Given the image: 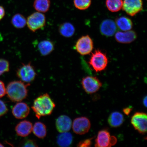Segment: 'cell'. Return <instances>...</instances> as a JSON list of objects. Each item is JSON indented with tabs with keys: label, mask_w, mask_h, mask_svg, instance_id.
<instances>
[{
	"label": "cell",
	"mask_w": 147,
	"mask_h": 147,
	"mask_svg": "<svg viewBox=\"0 0 147 147\" xmlns=\"http://www.w3.org/2000/svg\"><path fill=\"white\" fill-rule=\"evenodd\" d=\"M72 126L73 131L75 134L83 135L89 131L91 124L90 121L87 117H80L74 119Z\"/></svg>",
	"instance_id": "10"
},
{
	"label": "cell",
	"mask_w": 147,
	"mask_h": 147,
	"mask_svg": "<svg viewBox=\"0 0 147 147\" xmlns=\"http://www.w3.org/2000/svg\"><path fill=\"white\" fill-rule=\"evenodd\" d=\"M32 130L34 135L40 139H43L47 136V127L43 123L38 122L35 123Z\"/></svg>",
	"instance_id": "22"
},
{
	"label": "cell",
	"mask_w": 147,
	"mask_h": 147,
	"mask_svg": "<svg viewBox=\"0 0 147 147\" xmlns=\"http://www.w3.org/2000/svg\"><path fill=\"white\" fill-rule=\"evenodd\" d=\"M132 109H133V108H132L131 107H129L124 108L123 110V111L125 115H128L130 114Z\"/></svg>",
	"instance_id": "32"
},
{
	"label": "cell",
	"mask_w": 147,
	"mask_h": 147,
	"mask_svg": "<svg viewBox=\"0 0 147 147\" xmlns=\"http://www.w3.org/2000/svg\"><path fill=\"white\" fill-rule=\"evenodd\" d=\"M51 3L50 0H35L33 7L37 12L43 13L48 11Z\"/></svg>",
	"instance_id": "23"
},
{
	"label": "cell",
	"mask_w": 147,
	"mask_h": 147,
	"mask_svg": "<svg viewBox=\"0 0 147 147\" xmlns=\"http://www.w3.org/2000/svg\"><path fill=\"white\" fill-rule=\"evenodd\" d=\"M101 34L102 35L110 37L117 32V27L115 22L111 19H106L101 23L100 27Z\"/></svg>",
	"instance_id": "12"
},
{
	"label": "cell",
	"mask_w": 147,
	"mask_h": 147,
	"mask_svg": "<svg viewBox=\"0 0 147 147\" xmlns=\"http://www.w3.org/2000/svg\"><path fill=\"white\" fill-rule=\"evenodd\" d=\"M6 94V89L5 87L4 83L0 80V98L5 96Z\"/></svg>",
	"instance_id": "31"
},
{
	"label": "cell",
	"mask_w": 147,
	"mask_h": 147,
	"mask_svg": "<svg viewBox=\"0 0 147 147\" xmlns=\"http://www.w3.org/2000/svg\"><path fill=\"white\" fill-rule=\"evenodd\" d=\"M45 15L42 13L36 12L30 15L27 20V25L28 28L33 32H36L46 25Z\"/></svg>",
	"instance_id": "5"
},
{
	"label": "cell",
	"mask_w": 147,
	"mask_h": 147,
	"mask_svg": "<svg viewBox=\"0 0 147 147\" xmlns=\"http://www.w3.org/2000/svg\"><path fill=\"white\" fill-rule=\"evenodd\" d=\"M129 16H134L143 9L142 0H124L122 8Z\"/></svg>",
	"instance_id": "11"
},
{
	"label": "cell",
	"mask_w": 147,
	"mask_h": 147,
	"mask_svg": "<svg viewBox=\"0 0 147 147\" xmlns=\"http://www.w3.org/2000/svg\"><path fill=\"white\" fill-rule=\"evenodd\" d=\"M11 23L16 28L22 29L27 24V20L23 15L17 13L13 16Z\"/></svg>",
	"instance_id": "24"
},
{
	"label": "cell",
	"mask_w": 147,
	"mask_h": 147,
	"mask_svg": "<svg viewBox=\"0 0 147 147\" xmlns=\"http://www.w3.org/2000/svg\"><path fill=\"white\" fill-rule=\"evenodd\" d=\"M107 7L111 12L119 11L122 8L123 0H106Z\"/></svg>",
	"instance_id": "25"
},
{
	"label": "cell",
	"mask_w": 147,
	"mask_h": 147,
	"mask_svg": "<svg viewBox=\"0 0 147 147\" xmlns=\"http://www.w3.org/2000/svg\"><path fill=\"white\" fill-rule=\"evenodd\" d=\"M75 48L77 52L82 56L89 55L94 48L93 41L89 35L83 36L77 41Z\"/></svg>",
	"instance_id": "6"
},
{
	"label": "cell",
	"mask_w": 147,
	"mask_h": 147,
	"mask_svg": "<svg viewBox=\"0 0 147 147\" xmlns=\"http://www.w3.org/2000/svg\"><path fill=\"white\" fill-rule=\"evenodd\" d=\"M81 82L84 91L89 94L96 93L102 86V83L96 77L86 76L82 78Z\"/></svg>",
	"instance_id": "9"
},
{
	"label": "cell",
	"mask_w": 147,
	"mask_h": 147,
	"mask_svg": "<svg viewBox=\"0 0 147 147\" xmlns=\"http://www.w3.org/2000/svg\"><path fill=\"white\" fill-rule=\"evenodd\" d=\"M56 105L47 93L44 94L36 98L32 106L36 117L40 119L42 117L50 115Z\"/></svg>",
	"instance_id": "1"
},
{
	"label": "cell",
	"mask_w": 147,
	"mask_h": 147,
	"mask_svg": "<svg viewBox=\"0 0 147 147\" xmlns=\"http://www.w3.org/2000/svg\"><path fill=\"white\" fill-rule=\"evenodd\" d=\"M115 39L119 43L129 44L136 39L137 34L133 30L118 32L115 34Z\"/></svg>",
	"instance_id": "13"
},
{
	"label": "cell",
	"mask_w": 147,
	"mask_h": 147,
	"mask_svg": "<svg viewBox=\"0 0 147 147\" xmlns=\"http://www.w3.org/2000/svg\"><path fill=\"white\" fill-rule=\"evenodd\" d=\"M30 84H25L21 80L14 81L9 83L6 88L7 96L12 102H21L27 96V88Z\"/></svg>",
	"instance_id": "2"
},
{
	"label": "cell",
	"mask_w": 147,
	"mask_h": 147,
	"mask_svg": "<svg viewBox=\"0 0 147 147\" xmlns=\"http://www.w3.org/2000/svg\"><path fill=\"white\" fill-rule=\"evenodd\" d=\"M117 139L114 136H111L108 130L103 129L98 132L96 139L95 146L108 147L114 146L116 144Z\"/></svg>",
	"instance_id": "7"
},
{
	"label": "cell",
	"mask_w": 147,
	"mask_h": 147,
	"mask_svg": "<svg viewBox=\"0 0 147 147\" xmlns=\"http://www.w3.org/2000/svg\"><path fill=\"white\" fill-rule=\"evenodd\" d=\"M0 147H4V146L1 143H0Z\"/></svg>",
	"instance_id": "35"
},
{
	"label": "cell",
	"mask_w": 147,
	"mask_h": 147,
	"mask_svg": "<svg viewBox=\"0 0 147 147\" xmlns=\"http://www.w3.org/2000/svg\"><path fill=\"white\" fill-rule=\"evenodd\" d=\"M108 121L111 127L117 128L121 126L123 123L124 117L122 114L119 112H113L110 115Z\"/></svg>",
	"instance_id": "18"
},
{
	"label": "cell",
	"mask_w": 147,
	"mask_h": 147,
	"mask_svg": "<svg viewBox=\"0 0 147 147\" xmlns=\"http://www.w3.org/2000/svg\"><path fill=\"white\" fill-rule=\"evenodd\" d=\"M108 59L107 56L99 50L95 51L92 53L89 63L96 72L104 70L107 67Z\"/></svg>",
	"instance_id": "3"
},
{
	"label": "cell",
	"mask_w": 147,
	"mask_h": 147,
	"mask_svg": "<svg viewBox=\"0 0 147 147\" xmlns=\"http://www.w3.org/2000/svg\"><path fill=\"white\" fill-rule=\"evenodd\" d=\"M8 111V108L5 103L0 100V117L6 114Z\"/></svg>",
	"instance_id": "29"
},
{
	"label": "cell",
	"mask_w": 147,
	"mask_h": 147,
	"mask_svg": "<svg viewBox=\"0 0 147 147\" xmlns=\"http://www.w3.org/2000/svg\"><path fill=\"white\" fill-rule=\"evenodd\" d=\"M32 123L28 121L24 120L16 125L15 130L18 136L21 137H26L32 133Z\"/></svg>",
	"instance_id": "16"
},
{
	"label": "cell",
	"mask_w": 147,
	"mask_h": 147,
	"mask_svg": "<svg viewBox=\"0 0 147 147\" xmlns=\"http://www.w3.org/2000/svg\"><path fill=\"white\" fill-rule=\"evenodd\" d=\"M10 69V64L8 60L0 59V76L5 72H8Z\"/></svg>",
	"instance_id": "27"
},
{
	"label": "cell",
	"mask_w": 147,
	"mask_h": 147,
	"mask_svg": "<svg viewBox=\"0 0 147 147\" xmlns=\"http://www.w3.org/2000/svg\"><path fill=\"white\" fill-rule=\"evenodd\" d=\"M147 116L146 113L137 112L131 119V123L134 128L140 134H144L147 131Z\"/></svg>",
	"instance_id": "8"
},
{
	"label": "cell",
	"mask_w": 147,
	"mask_h": 147,
	"mask_svg": "<svg viewBox=\"0 0 147 147\" xmlns=\"http://www.w3.org/2000/svg\"><path fill=\"white\" fill-rule=\"evenodd\" d=\"M75 31L74 26L69 22L62 23L59 28V32L60 34L66 38H70L73 36Z\"/></svg>",
	"instance_id": "21"
},
{
	"label": "cell",
	"mask_w": 147,
	"mask_h": 147,
	"mask_svg": "<svg viewBox=\"0 0 147 147\" xmlns=\"http://www.w3.org/2000/svg\"><path fill=\"white\" fill-rule=\"evenodd\" d=\"M54 47L53 42L47 40L40 42L38 45V51L43 56H47L50 54L54 50Z\"/></svg>",
	"instance_id": "17"
},
{
	"label": "cell",
	"mask_w": 147,
	"mask_h": 147,
	"mask_svg": "<svg viewBox=\"0 0 147 147\" xmlns=\"http://www.w3.org/2000/svg\"><path fill=\"white\" fill-rule=\"evenodd\" d=\"M73 140V136L68 132L61 133L58 136L57 142L59 146L66 147L71 146Z\"/></svg>",
	"instance_id": "20"
},
{
	"label": "cell",
	"mask_w": 147,
	"mask_h": 147,
	"mask_svg": "<svg viewBox=\"0 0 147 147\" xmlns=\"http://www.w3.org/2000/svg\"><path fill=\"white\" fill-rule=\"evenodd\" d=\"M147 96H146L143 98V103L144 105V106L146 107H147Z\"/></svg>",
	"instance_id": "34"
},
{
	"label": "cell",
	"mask_w": 147,
	"mask_h": 147,
	"mask_svg": "<svg viewBox=\"0 0 147 147\" xmlns=\"http://www.w3.org/2000/svg\"><path fill=\"white\" fill-rule=\"evenodd\" d=\"M5 14V11L4 8L0 5V21L4 17Z\"/></svg>",
	"instance_id": "33"
},
{
	"label": "cell",
	"mask_w": 147,
	"mask_h": 147,
	"mask_svg": "<svg viewBox=\"0 0 147 147\" xmlns=\"http://www.w3.org/2000/svg\"><path fill=\"white\" fill-rule=\"evenodd\" d=\"M115 23L117 27L123 32L131 30L133 27V23L131 20L125 16L117 18Z\"/></svg>",
	"instance_id": "19"
},
{
	"label": "cell",
	"mask_w": 147,
	"mask_h": 147,
	"mask_svg": "<svg viewBox=\"0 0 147 147\" xmlns=\"http://www.w3.org/2000/svg\"><path fill=\"white\" fill-rule=\"evenodd\" d=\"M93 138L88 139L80 141L78 144V146L80 147H89L91 146L92 140Z\"/></svg>",
	"instance_id": "30"
},
{
	"label": "cell",
	"mask_w": 147,
	"mask_h": 147,
	"mask_svg": "<svg viewBox=\"0 0 147 147\" xmlns=\"http://www.w3.org/2000/svg\"><path fill=\"white\" fill-rule=\"evenodd\" d=\"M72 124L71 118L67 116L64 115L59 117L56 122L57 129L60 133L69 131L72 126Z\"/></svg>",
	"instance_id": "15"
},
{
	"label": "cell",
	"mask_w": 147,
	"mask_h": 147,
	"mask_svg": "<svg viewBox=\"0 0 147 147\" xmlns=\"http://www.w3.org/2000/svg\"><path fill=\"white\" fill-rule=\"evenodd\" d=\"M21 147H38L37 143L34 140L30 139H25L22 141L20 144Z\"/></svg>",
	"instance_id": "28"
},
{
	"label": "cell",
	"mask_w": 147,
	"mask_h": 147,
	"mask_svg": "<svg viewBox=\"0 0 147 147\" xmlns=\"http://www.w3.org/2000/svg\"><path fill=\"white\" fill-rule=\"evenodd\" d=\"M16 75L21 81L30 84L35 79L36 73L31 62L27 64L22 63L16 71Z\"/></svg>",
	"instance_id": "4"
},
{
	"label": "cell",
	"mask_w": 147,
	"mask_h": 147,
	"mask_svg": "<svg viewBox=\"0 0 147 147\" xmlns=\"http://www.w3.org/2000/svg\"><path fill=\"white\" fill-rule=\"evenodd\" d=\"M75 6L79 10H85L91 5V0H74Z\"/></svg>",
	"instance_id": "26"
},
{
	"label": "cell",
	"mask_w": 147,
	"mask_h": 147,
	"mask_svg": "<svg viewBox=\"0 0 147 147\" xmlns=\"http://www.w3.org/2000/svg\"><path fill=\"white\" fill-rule=\"evenodd\" d=\"M30 113V108L26 103L18 102L12 109V113L16 118L19 119L26 118Z\"/></svg>",
	"instance_id": "14"
}]
</instances>
